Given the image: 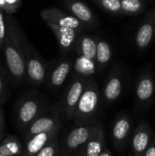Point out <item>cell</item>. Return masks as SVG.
Segmentation results:
<instances>
[{"instance_id": "cell-32", "label": "cell", "mask_w": 155, "mask_h": 156, "mask_svg": "<svg viewBox=\"0 0 155 156\" xmlns=\"http://www.w3.org/2000/svg\"><path fill=\"white\" fill-rule=\"evenodd\" d=\"M0 156H5V155H3V154H0Z\"/></svg>"}, {"instance_id": "cell-17", "label": "cell", "mask_w": 155, "mask_h": 156, "mask_svg": "<svg viewBox=\"0 0 155 156\" xmlns=\"http://www.w3.org/2000/svg\"><path fill=\"white\" fill-rule=\"evenodd\" d=\"M132 130V121L129 115L122 113L117 117L115 120L112 131H111V136L113 143L116 147H123L129 137L130 133Z\"/></svg>"}, {"instance_id": "cell-6", "label": "cell", "mask_w": 155, "mask_h": 156, "mask_svg": "<svg viewBox=\"0 0 155 156\" xmlns=\"http://www.w3.org/2000/svg\"><path fill=\"white\" fill-rule=\"evenodd\" d=\"M86 82L87 78L85 77L74 73L71 76L70 80L65 90L62 101L60 102L62 112L68 119H73L75 110L83 93Z\"/></svg>"}, {"instance_id": "cell-30", "label": "cell", "mask_w": 155, "mask_h": 156, "mask_svg": "<svg viewBox=\"0 0 155 156\" xmlns=\"http://www.w3.org/2000/svg\"><path fill=\"white\" fill-rule=\"evenodd\" d=\"M143 156H155V139H153Z\"/></svg>"}, {"instance_id": "cell-4", "label": "cell", "mask_w": 155, "mask_h": 156, "mask_svg": "<svg viewBox=\"0 0 155 156\" xmlns=\"http://www.w3.org/2000/svg\"><path fill=\"white\" fill-rule=\"evenodd\" d=\"M100 90L98 83L93 76L87 78L83 93L75 110L73 119L77 122L90 120L99 109Z\"/></svg>"}, {"instance_id": "cell-23", "label": "cell", "mask_w": 155, "mask_h": 156, "mask_svg": "<svg viewBox=\"0 0 155 156\" xmlns=\"http://www.w3.org/2000/svg\"><path fill=\"white\" fill-rule=\"evenodd\" d=\"M122 15L136 16L141 14L146 6L143 0H121Z\"/></svg>"}, {"instance_id": "cell-12", "label": "cell", "mask_w": 155, "mask_h": 156, "mask_svg": "<svg viewBox=\"0 0 155 156\" xmlns=\"http://www.w3.org/2000/svg\"><path fill=\"white\" fill-rule=\"evenodd\" d=\"M47 25L56 37L62 56H67L75 51L76 42L80 32L71 28L62 27L54 24L48 23Z\"/></svg>"}, {"instance_id": "cell-24", "label": "cell", "mask_w": 155, "mask_h": 156, "mask_svg": "<svg viewBox=\"0 0 155 156\" xmlns=\"http://www.w3.org/2000/svg\"><path fill=\"white\" fill-rule=\"evenodd\" d=\"M100 7L109 13L115 15H122L121 0H93Z\"/></svg>"}, {"instance_id": "cell-27", "label": "cell", "mask_w": 155, "mask_h": 156, "mask_svg": "<svg viewBox=\"0 0 155 156\" xmlns=\"http://www.w3.org/2000/svg\"><path fill=\"white\" fill-rule=\"evenodd\" d=\"M7 90V80H6V72L3 66L0 64V105L4 103L6 96Z\"/></svg>"}, {"instance_id": "cell-16", "label": "cell", "mask_w": 155, "mask_h": 156, "mask_svg": "<svg viewBox=\"0 0 155 156\" xmlns=\"http://www.w3.org/2000/svg\"><path fill=\"white\" fill-rule=\"evenodd\" d=\"M152 131L147 122H141L134 131L132 149L134 156H143L152 143Z\"/></svg>"}, {"instance_id": "cell-8", "label": "cell", "mask_w": 155, "mask_h": 156, "mask_svg": "<svg viewBox=\"0 0 155 156\" xmlns=\"http://www.w3.org/2000/svg\"><path fill=\"white\" fill-rule=\"evenodd\" d=\"M40 16L46 22V24H54L62 27L77 30L80 33L89 28L87 25L82 23L73 15L66 13L57 7H49L42 10Z\"/></svg>"}, {"instance_id": "cell-31", "label": "cell", "mask_w": 155, "mask_h": 156, "mask_svg": "<svg viewBox=\"0 0 155 156\" xmlns=\"http://www.w3.org/2000/svg\"><path fill=\"white\" fill-rule=\"evenodd\" d=\"M99 156H112V154H111V151L107 147H105V149L101 152V154Z\"/></svg>"}, {"instance_id": "cell-13", "label": "cell", "mask_w": 155, "mask_h": 156, "mask_svg": "<svg viewBox=\"0 0 155 156\" xmlns=\"http://www.w3.org/2000/svg\"><path fill=\"white\" fill-rule=\"evenodd\" d=\"M154 92L155 81L153 76L149 69H145L139 76L136 82L135 96L137 102L143 106L148 105L152 101Z\"/></svg>"}, {"instance_id": "cell-14", "label": "cell", "mask_w": 155, "mask_h": 156, "mask_svg": "<svg viewBox=\"0 0 155 156\" xmlns=\"http://www.w3.org/2000/svg\"><path fill=\"white\" fill-rule=\"evenodd\" d=\"M61 126L52 129L48 132L37 133L31 138L24 141L22 156H36L37 153L44 148L55 136L58 135Z\"/></svg>"}, {"instance_id": "cell-29", "label": "cell", "mask_w": 155, "mask_h": 156, "mask_svg": "<svg viewBox=\"0 0 155 156\" xmlns=\"http://www.w3.org/2000/svg\"><path fill=\"white\" fill-rule=\"evenodd\" d=\"M5 127V113L2 108H0V141L4 138V132Z\"/></svg>"}, {"instance_id": "cell-3", "label": "cell", "mask_w": 155, "mask_h": 156, "mask_svg": "<svg viewBox=\"0 0 155 156\" xmlns=\"http://www.w3.org/2000/svg\"><path fill=\"white\" fill-rule=\"evenodd\" d=\"M44 112L42 98L34 92L23 95L16 105V122L20 131H26Z\"/></svg>"}, {"instance_id": "cell-18", "label": "cell", "mask_w": 155, "mask_h": 156, "mask_svg": "<svg viewBox=\"0 0 155 156\" xmlns=\"http://www.w3.org/2000/svg\"><path fill=\"white\" fill-rule=\"evenodd\" d=\"M98 37H94L84 32L80 33L75 47V52L78 56H82L96 62Z\"/></svg>"}, {"instance_id": "cell-22", "label": "cell", "mask_w": 155, "mask_h": 156, "mask_svg": "<svg viewBox=\"0 0 155 156\" xmlns=\"http://www.w3.org/2000/svg\"><path fill=\"white\" fill-rule=\"evenodd\" d=\"M0 154L5 156H22L23 144L16 136L9 135L0 143Z\"/></svg>"}, {"instance_id": "cell-1", "label": "cell", "mask_w": 155, "mask_h": 156, "mask_svg": "<svg viewBox=\"0 0 155 156\" xmlns=\"http://www.w3.org/2000/svg\"><path fill=\"white\" fill-rule=\"evenodd\" d=\"M6 36L3 52L6 69L15 83L26 80V52L30 45L25 34L11 15H5Z\"/></svg>"}, {"instance_id": "cell-2", "label": "cell", "mask_w": 155, "mask_h": 156, "mask_svg": "<svg viewBox=\"0 0 155 156\" xmlns=\"http://www.w3.org/2000/svg\"><path fill=\"white\" fill-rule=\"evenodd\" d=\"M77 122L78 125L68 131L59 141V156H83L84 149L99 124L90 120Z\"/></svg>"}, {"instance_id": "cell-15", "label": "cell", "mask_w": 155, "mask_h": 156, "mask_svg": "<svg viewBox=\"0 0 155 156\" xmlns=\"http://www.w3.org/2000/svg\"><path fill=\"white\" fill-rule=\"evenodd\" d=\"M63 5L71 15L90 27L97 25V17L92 10L81 0H64Z\"/></svg>"}, {"instance_id": "cell-28", "label": "cell", "mask_w": 155, "mask_h": 156, "mask_svg": "<svg viewBox=\"0 0 155 156\" xmlns=\"http://www.w3.org/2000/svg\"><path fill=\"white\" fill-rule=\"evenodd\" d=\"M5 13L0 8V51L3 50L5 38L6 36V20Z\"/></svg>"}, {"instance_id": "cell-25", "label": "cell", "mask_w": 155, "mask_h": 156, "mask_svg": "<svg viewBox=\"0 0 155 156\" xmlns=\"http://www.w3.org/2000/svg\"><path fill=\"white\" fill-rule=\"evenodd\" d=\"M59 140L58 135L55 136L36 156H59Z\"/></svg>"}, {"instance_id": "cell-19", "label": "cell", "mask_w": 155, "mask_h": 156, "mask_svg": "<svg viewBox=\"0 0 155 156\" xmlns=\"http://www.w3.org/2000/svg\"><path fill=\"white\" fill-rule=\"evenodd\" d=\"M104 130L100 122H99L95 132L90 138L85 149L83 156H99L105 149Z\"/></svg>"}, {"instance_id": "cell-9", "label": "cell", "mask_w": 155, "mask_h": 156, "mask_svg": "<svg viewBox=\"0 0 155 156\" xmlns=\"http://www.w3.org/2000/svg\"><path fill=\"white\" fill-rule=\"evenodd\" d=\"M73 64L74 60L71 58L63 56V58H58L51 65H48L47 85L50 90L55 91L63 85L71 69H73Z\"/></svg>"}, {"instance_id": "cell-7", "label": "cell", "mask_w": 155, "mask_h": 156, "mask_svg": "<svg viewBox=\"0 0 155 156\" xmlns=\"http://www.w3.org/2000/svg\"><path fill=\"white\" fill-rule=\"evenodd\" d=\"M26 80L34 86H41L47 83L48 64L29 45L26 52Z\"/></svg>"}, {"instance_id": "cell-21", "label": "cell", "mask_w": 155, "mask_h": 156, "mask_svg": "<svg viewBox=\"0 0 155 156\" xmlns=\"http://www.w3.org/2000/svg\"><path fill=\"white\" fill-rule=\"evenodd\" d=\"M97 65L96 62L92 59L88 58L78 56L76 59H74L73 64V71L74 74L89 78L91 77L97 71Z\"/></svg>"}, {"instance_id": "cell-10", "label": "cell", "mask_w": 155, "mask_h": 156, "mask_svg": "<svg viewBox=\"0 0 155 156\" xmlns=\"http://www.w3.org/2000/svg\"><path fill=\"white\" fill-rule=\"evenodd\" d=\"M155 37V7L152 8L138 27L134 43L138 51L145 50L153 42Z\"/></svg>"}, {"instance_id": "cell-5", "label": "cell", "mask_w": 155, "mask_h": 156, "mask_svg": "<svg viewBox=\"0 0 155 156\" xmlns=\"http://www.w3.org/2000/svg\"><path fill=\"white\" fill-rule=\"evenodd\" d=\"M62 112L61 103L53 104L48 111L44 112L24 133L23 138L24 141L31 138L32 136L50 131L58 126H61L60 121V112Z\"/></svg>"}, {"instance_id": "cell-20", "label": "cell", "mask_w": 155, "mask_h": 156, "mask_svg": "<svg viewBox=\"0 0 155 156\" xmlns=\"http://www.w3.org/2000/svg\"><path fill=\"white\" fill-rule=\"evenodd\" d=\"M112 57V50L110 44L103 38L98 37L96 65L99 71L103 70L110 63Z\"/></svg>"}, {"instance_id": "cell-26", "label": "cell", "mask_w": 155, "mask_h": 156, "mask_svg": "<svg viewBox=\"0 0 155 156\" xmlns=\"http://www.w3.org/2000/svg\"><path fill=\"white\" fill-rule=\"evenodd\" d=\"M22 0H0V8L7 15L16 13L20 5Z\"/></svg>"}, {"instance_id": "cell-11", "label": "cell", "mask_w": 155, "mask_h": 156, "mask_svg": "<svg viewBox=\"0 0 155 156\" xmlns=\"http://www.w3.org/2000/svg\"><path fill=\"white\" fill-rule=\"evenodd\" d=\"M123 89V76L121 68L116 65L108 74L103 85V99L107 104L115 102L121 97Z\"/></svg>"}]
</instances>
